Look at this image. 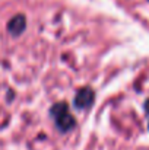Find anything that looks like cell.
I'll use <instances>...</instances> for the list:
<instances>
[{
	"label": "cell",
	"instance_id": "obj_1",
	"mask_svg": "<svg viewBox=\"0 0 149 150\" xmlns=\"http://www.w3.org/2000/svg\"><path fill=\"white\" fill-rule=\"evenodd\" d=\"M51 115L57 124V127L61 131H69L70 128H73L75 125V118L72 117V114L69 112L67 106L64 103H58L51 109Z\"/></svg>",
	"mask_w": 149,
	"mask_h": 150
},
{
	"label": "cell",
	"instance_id": "obj_2",
	"mask_svg": "<svg viewBox=\"0 0 149 150\" xmlns=\"http://www.w3.org/2000/svg\"><path fill=\"white\" fill-rule=\"evenodd\" d=\"M92 100H94V92L91 89L85 88L78 92V95L75 98V105H76V108L82 109V108H88L92 103Z\"/></svg>",
	"mask_w": 149,
	"mask_h": 150
},
{
	"label": "cell",
	"instance_id": "obj_3",
	"mask_svg": "<svg viewBox=\"0 0 149 150\" xmlns=\"http://www.w3.org/2000/svg\"><path fill=\"white\" fill-rule=\"evenodd\" d=\"M25 28V19L22 16H15L10 22H9V31L15 35L21 34Z\"/></svg>",
	"mask_w": 149,
	"mask_h": 150
}]
</instances>
